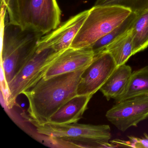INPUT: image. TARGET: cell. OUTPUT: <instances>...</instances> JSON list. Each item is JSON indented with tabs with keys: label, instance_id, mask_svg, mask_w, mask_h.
Here are the masks:
<instances>
[{
	"label": "cell",
	"instance_id": "d6986e66",
	"mask_svg": "<svg viewBox=\"0 0 148 148\" xmlns=\"http://www.w3.org/2000/svg\"><path fill=\"white\" fill-rule=\"evenodd\" d=\"M8 1L9 0H1V3H3L4 5H5V6H6L8 3Z\"/></svg>",
	"mask_w": 148,
	"mask_h": 148
},
{
	"label": "cell",
	"instance_id": "5bb4252c",
	"mask_svg": "<svg viewBox=\"0 0 148 148\" xmlns=\"http://www.w3.org/2000/svg\"><path fill=\"white\" fill-rule=\"evenodd\" d=\"M131 30L115 40L104 51L111 54L117 66L125 64L133 55Z\"/></svg>",
	"mask_w": 148,
	"mask_h": 148
},
{
	"label": "cell",
	"instance_id": "52a82bcc",
	"mask_svg": "<svg viewBox=\"0 0 148 148\" xmlns=\"http://www.w3.org/2000/svg\"><path fill=\"white\" fill-rule=\"evenodd\" d=\"M109 122L125 132L148 118V95L138 96L116 103L106 114Z\"/></svg>",
	"mask_w": 148,
	"mask_h": 148
},
{
	"label": "cell",
	"instance_id": "7c38bea8",
	"mask_svg": "<svg viewBox=\"0 0 148 148\" xmlns=\"http://www.w3.org/2000/svg\"><path fill=\"white\" fill-rule=\"evenodd\" d=\"M131 67L124 64L117 66L99 89L108 101L115 99L124 91L132 73Z\"/></svg>",
	"mask_w": 148,
	"mask_h": 148
},
{
	"label": "cell",
	"instance_id": "5b68a950",
	"mask_svg": "<svg viewBox=\"0 0 148 148\" xmlns=\"http://www.w3.org/2000/svg\"><path fill=\"white\" fill-rule=\"evenodd\" d=\"M38 133L53 139L80 142L90 148H116L109 143L111 138L110 127L107 125L56 124L47 123H38L31 119Z\"/></svg>",
	"mask_w": 148,
	"mask_h": 148
},
{
	"label": "cell",
	"instance_id": "ac0fdd59",
	"mask_svg": "<svg viewBox=\"0 0 148 148\" xmlns=\"http://www.w3.org/2000/svg\"><path fill=\"white\" fill-rule=\"evenodd\" d=\"M144 137L143 138L128 136L129 141H125L117 139L116 141L117 145L119 147H130L136 148H148V135L144 134Z\"/></svg>",
	"mask_w": 148,
	"mask_h": 148
},
{
	"label": "cell",
	"instance_id": "8fae6325",
	"mask_svg": "<svg viewBox=\"0 0 148 148\" xmlns=\"http://www.w3.org/2000/svg\"><path fill=\"white\" fill-rule=\"evenodd\" d=\"M92 95H77L62 106L48 120L56 124L76 123L87 109Z\"/></svg>",
	"mask_w": 148,
	"mask_h": 148
},
{
	"label": "cell",
	"instance_id": "6da1fadb",
	"mask_svg": "<svg viewBox=\"0 0 148 148\" xmlns=\"http://www.w3.org/2000/svg\"><path fill=\"white\" fill-rule=\"evenodd\" d=\"M88 66L47 79L42 78L31 89L24 92L23 94L29 102V119L38 123L48 122L62 106L77 95L82 74Z\"/></svg>",
	"mask_w": 148,
	"mask_h": 148
},
{
	"label": "cell",
	"instance_id": "e0dca14e",
	"mask_svg": "<svg viewBox=\"0 0 148 148\" xmlns=\"http://www.w3.org/2000/svg\"><path fill=\"white\" fill-rule=\"evenodd\" d=\"M94 6L121 7L138 14L148 9V0H97Z\"/></svg>",
	"mask_w": 148,
	"mask_h": 148
},
{
	"label": "cell",
	"instance_id": "277c9868",
	"mask_svg": "<svg viewBox=\"0 0 148 148\" xmlns=\"http://www.w3.org/2000/svg\"><path fill=\"white\" fill-rule=\"evenodd\" d=\"M132 12L119 6H94L71 46L74 49L89 48L122 23Z\"/></svg>",
	"mask_w": 148,
	"mask_h": 148
},
{
	"label": "cell",
	"instance_id": "7a4b0ae2",
	"mask_svg": "<svg viewBox=\"0 0 148 148\" xmlns=\"http://www.w3.org/2000/svg\"><path fill=\"white\" fill-rule=\"evenodd\" d=\"M6 7L9 22L23 30L45 35L60 24L57 0H9Z\"/></svg>",
	"mask_w": 148,
	"mask_h": 148
},
{
	"label": "cell",
	"instance_id": "3957f363",
	"mask_svg": "<svg viewBox=\"0 0 148 148\" xmlns=\"http://www.w3.org/2000/svg\"><path fill=\"white\" fill-rule=\"evenodd\" d=\"M41 34L23 30L9 21L4 25L1 64L4 88L13 78L28 59L36 51Z\"/></svg>",
	"mask_w": 148,
	"mask_h": 148
},
{
	"label": "cell",
	"instance_id": "9a60e30c",
	"mask_svg": "<svg viewBox=\"0 0 148 148\" xmlns=\"http://www.w3.org/2000/svg\"><path fill=\"white\" fill-rule=\"evenodd\" d=\"M131 34L134 55L148 47V9L137 14Z\"/></svg>",
	"mask_w": 148,
	"mask_h": 148
},
{
	"label": "cell",
	"instance_id": "2e32d148",
	"mask_svg": "<svg viewBox=\"0 0 148 148\" xmlns=\"http://www.w3.org/2000/svg\"><path fill=\"white\" fill-rule=\"evenodd\" d=\"M137 16V14L132 12L119 25L89 47L92 50L94 56L103 51L109 44L131 30Z\"/></svg>",
	"mask_w": 148,
	"mask_h": 148
},
{
	"label": "cell",
	"instance_id": "9c48e42d",
	"mask_svg": "<svg viewBox=\"0 0 148 148\" xmlns=\"http://www.w3.org/2000/svg\"><path fill=\"white\" fill-rule=\"evenodd\" d=\"M90 9L70 18L51 32L41 37L37 50L52 49L59 51L71 47L76 35L89 14Z\"/></svg>",
	"mask_w": 148,
	"mask_h": 148
},
{
	"label": "cell",
	"instance_id": "ba28073f",
	"mask_svg": "<svg viewBox=\"0 0 148 148\" xmlns=\"http://www.w3.org/2000/svg\"><path fill=\"white\" fill-rule=\"evenodd\" d=\"M117 67L111 54L106 51L95 55L82 74L77 95H92L99 90Z\"/></svg>",
	"mask_w": 148,
	"mask_h": 148
},
{
	"label": "cell",
	"instance_id": "30bf717a",
	"mask_svg": "<svg viewBox=\"0 0 148 148\" xmlns=\"http://www.w3.org/2000/svg\"><path fill=\"white\" fill-rule=\"evenodd\" d=\"M94 57L90 48L74 49L70 47L61 51L43 78L47 79L86 67L92 63Z\"/></svg>",
	"mask_w": 148,
	"mask_h": 148
},
{
	"label": "cell",
	"instance_id": "8992f818",
	"mask_svg": "<svg viewBox=\"0 0 148 148\" xmlns=\"http://www.w3.org/2000/svg\"><path fill=\"white\" fill-rule=\"evenodd\" d=\"M61 51L37 49L5 89L4 101L8 109L13 107L19 95L31 89L44 77Z\"/></svg>",
	"mask_w": 148,
	"mask_h": 148
},
{
	"label": "cell",
	"instance_id": "4fadbf2b",
	"mask_svg": "<svg viewBox=\"0 0 148 148\" xmlns=\"http://www.w3.org/2000/svg\"><path fill=\"white\" fill-rule=\"evenodd\" d=\"M148 95V66L132 73L124 91L115 99L118 103L128 99Z\"/></svg>",
	"mask_w": 148,
	"mask_h": 148
}]
</instances>
